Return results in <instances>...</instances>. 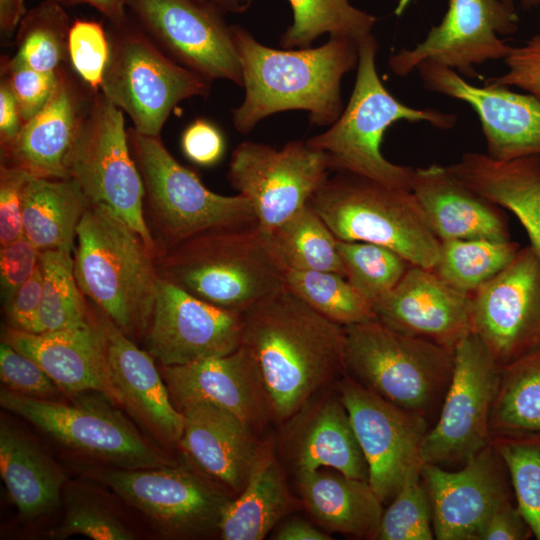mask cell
<instances>
[{
	"instance_id": "23",
	"label": "cell",
	"mask_w": 540,
	"mask_h": 540,
	"mask_svg": "<svg viewBox=\"0 0 540 540\" xmlns=\"http://www.w3.org/2000/svg\"><path fill=\"white\" fill-rule=\"evenodd\" d=\"M94 94L67 65L62 67L49 101L1 151V162L37 178L67 179L68 158Z\"/></svg>"
},
{
	"instance_id": "55",
	"label": "cell",
	"mask_w": 540,
	"mask_h": 540,
	"mask_svg": "<svg viewBox=\"0 0 540 540\" xmlns=\"http://www.w3.org/2000/svg\"><path fill=\"white\" fill-rule=\"evenodd\" d=\"M24 123L20 116L16 99L7 83L0 80V146L8 149L18 137Z\"/></svg>"
},
{
	"instance_id": "21",
	"label": "cell",
	"mask_w": 540,
	"mask_h": 540,
	"mask_svg": "<svg viewBox=\"0 0 540 540\" xmlns=\"http://www.w3.org/2000/svg\"><path fill=\"white\" fill-rule=\"evenodd\" d=\"M425 88L467 103L477 114L487 155L500 161L540 156V100L506 86H475L431 62L417 69Z\"/></svg>"
},
{
	"instance_id": "17",
	"label": "cell",
	"mask_w": 540,
	"mask_h": 540,
	"mask_svg": "<svg viewBox=\"0 0 540 540\" xmlns=\"http://www.w3.org/2000/svg\"><path fill=\"white\" fill-rule=\"evenodd\" d=\"M337 391L366 459L368 482L383 505L388 504L409 473L422 466L421 447L431 425L347 374Z\"/></svg>"
},
{
	"instance_id": "3",
	"label": "cell",
	"mask_w": 540,
	"mask_h": 540,
	"mask_svg": "<svg viewBox=\"0 0 540 540\" xmlns=\"http://www.w3.org/2000/svg\"><path fill=\"white\" fill-rule=\"evenodd\" d=\"M160 278L217 307L243 313L285 285L287 268L256 222L200 233L155 254Z\"/></svg>"
},
{
	"instance_id": "46",
	"label": "cell",
	"mask_w": 540,
	"mask_h": 540,
	"mask_svg": "<svg viewBox=\"0 0 540 540\" xmlns=\"http://www.w3.org/2000/svg\"><path fill=\"white\" fill-rule=\"evenodd\" d=\"M69 65L92 91L99 92L110 59L108 31L90 19L72 21L68 35Z\"/></svg>"
},
{
	"instance_id": "18",
	"label": "cell",
	"mask_w": 540,
	"mask_h": 540,
	"mask_svg": "<svg viewBox=\"0 0 540 540\" xmlns=\"http://www.w3.org/2000/svg\"><path fill=\"white\" fill-rule=\"evenodd\" d=\"M471 332L500 366L540 347V257L531 246L471 295Z\"/></svg>"
},
{
	"instance_id": "14",
	"label": "cell",
	"mask_w": 540,
	"mask_h": 540,
	"mask_svg": "<svg viewBox=\"0 0 540 540\" xmlns=\"http://www.w3.org/2000/svg\"><path fill=\"white\" fill-rule=\"evenodd\" d=\"M130 16L173 60L208 81L242 87L233 27L219 8L197 0H128Z\"/></svg>"
},
{
	"instance_id": "31",
	"label": "cell",
	"mask_w": 540,
	"mask_h": 540,
	"mask_svg": "<svg viewBox=\"0 0 540 540\" xmlns=\"http://www.w3.org/2000/svg\"><path fill=\"white\" fill-rule=\"evenodd\" d=\"M296 476L302 503L320 526L359 539H377L383 503L367 480L326 467Z\"/></svg>"
},
{
	"instance_id": "43",
	"label": "cell",
	"mask_w": 540,
	"mask_h": 540,
	"mask_svg": "<svg viewBox=\"0 0 540 540\" xmlns=\"http://www.w3.org/2000/svg\"><path fill=\"white\" fill-rule=\"evenodd\" d=\"M491 444L507 468L519 511L540 540V433L496 435Z\"/></svg>"
},
{
	"instance_id": "6",
	"label": "cell",
	"mask_w": 540,
	"mask_h": 540,
	"mask_svg": "<svg viewBox=\"0 0 540 540\" xmlns=\"http://www.w3.org/2000/svg\"><path fill=\"white\" fill-rule=\"evenodd\" d=\"M345 328L346 374L432 426L454 369V349L398 332L379 320Z\"/></svg>"
},
{
	"instance_id": "20",
	"label": "cell",
	"mask_w": 540,
	"mask_h": 540,
	"mask_svg": "<svg viewBox=\"0 0 540 540\" xmlns=\"http://www.w3.org/2000/svg\"><path fill=\"white\" fill-rule=\"evenodd\" d=\"M421 479L438 540H478L490 515L512 500L507 468L491 443L458 471L423 463Z\"/></svg>"
},
{
	"instance_id": "25",
	"label": "cell",
	"mask_w": 540,
	"mask_h": 540,
	"mask_svg": "<svg viewBox=\"0 0 540 540\" xmlns=\"http://www.w3.org/2000/svg\"><path fill=\"white\" fill-rule=\"evenodd\" d=\"M88 303L103 334L108 375L119 404L157 438L169 443L179 442L184 416L172 402L155 359Z\"/></svg>"
},
{
	"instance_id": "19",
	"label": "cell",
	"mask_w": 540,
	"mask_h": 540,
	"mask_svg": "<svg viewBox=\"0 0 540 540\" xmlns=\"http://www.w3.org/2000/svg\"><path fill=\"white\" fill-rule=\"evenodd\" d=\"M242 339V313L207 303L159 277L143 342L162 366L229 354Z\"/></svg>"
},
{
	"instance_id": "4",
	"label": "cell",
	"mask_w": 540,
	"mask_h": 540,
	"mask_svg": "<svg viewBox=\"0 0 540 540\" xmlns=\"http://www.w3.org/2000/svg\"><path fill=\"white\" fill-rule=\"evenodd\" d=\"M377 51L373 34L358 42L356 78L347 105L326 131L306 142L326 155L330 171L411 191L414 168L394 164L381 152L386 130L402 120L450 129L455 126L457 116L433 108H413L395 98L378 75Z\"/></svg>"
},
{
	"instance_id": "39",
	"label": "cell",
	"mask_w": 540,
	"mask_h": 540,
	"mask_svg": "<svg viewBox=\"0 0 540 540\" xmlns=\"http://www.w3.org/2000/svg\"><path fill=\"white\" fill-rule=\"evenodd\" d=\"M270 236L287 270L330 271L345 276L337 238L309 203Z\"/></svg>"
},
{
	"instance_id": "30",
	"label": "cell",
	"mask_w": 540,
	"mask_h": 540,
	"mask_svg": "<svg viewBox=\"0 0 540 540\" xmlns=\"http://www.w3.org/2000/svg\"><path fill=\"white\" fill-rule=\"evenodd\" d=\"M447 167L464 185L511 211L540 257V156L500 161L469 152Z\"/></svg>"
},
{
	"instance_id": "54",
	"label": "cell",
	"mask_w": 540,
	"mask_h": 540,
	"mask_svg": "<svg viewBox=\"0 0 540 540\" xmlns=\"http://www.w3.org/2000/svg\"><path fill=\"white\" fill-rule=\"evenodd\" d=\"M533 533L512 500L499 506L486 520L478 540H526Z\"/></svg>"
},
{
	"instance_id": "16",
	"label": "cell",
	"mask_w": 540,
	"mask_h": 540,
	"mask_svg": "<svg viewBox=\"0 0 540 540\" xmlns=\"http://www.w3.org/2000/svg\"><path fill=\"white\" fill-rule=\"evenodd\" d=\"M518 21L515 7L503 0H448L441 22L413 48L391 55L389 68L405 77L431 62L475 78V65L507 57L513 46L499 36L516 32Z\"/></svg>"
},
{
	"instance_id": "38",
	"label": "cell",
	"mask_w": 540,
	"mask_h": 540,
	"mask_svg": "<svg viewBox=\"0 0 540 540\" xmlns=\"http://www.w3.org/2000/svg\"><path fill=\"white\" fill-rule=\"evenodd\" d=\"M42 297L37 333L85 327L89 325V304L82 294L74 273L71 252H40Z\"/></svg>"
},
{
	"instance_id": "37",
	"label": "cell",
	"mask_w": 540,
	"mask_h": 540,
	"mask_svg": "<svg viewBox=\"0 0 540 540\" xmlns=\"http://www.w3.org/2000/svg\"><path fill=\"white\" fill-rule=\"evenodd\" d=\"M519 250V244L511 240H441L432 271L452 288L471 296L508 266Z\"/></svg>"
},
{
	"instance_id": "1",
	"label": "cell",
	"mask_w": 540,
	"mask_h": 540,
	"mask_svg": "<svg viewBox=\"0 0 540 540\" xmlns=\"http://www.w3.org/2000/svg\"><path fill=\"white\" fill-rule=\"evenodd\" d=\"M242 316V344L258 364L276 421L289 420L326 385L346 375L345 328L286 285Z\"/></svg>"
},
{
	"instance_id": "56",
	"label": "cell",
	"mask_w": 540,
	"mask_h": 540,
	"mask_svg": "<svg viewBox=\"0 0 540 540\" xmlns=\"http://www.w3.org/2000/svg\"><path fill=\"white\" fill-rule=\"evenodd\" d=\"M65 6L88 5L101 13L109 24H120L129 16L128 0H53Z\"/></svg>"
},
{
	"instance_id": "45",
	"label": "cell",
	"mask_w": 540,
	"mask_h": 540,
	"mask_svg": "<svg viewBox=\"0 0 540 540\" xmlns=\"http://www.w3.org/2000/svg\"><path fill=\"white\" fill-rule=\"evenodd\" d=\"M421 467L409 473L384 510L377 539H435L431 504L421 479Z\"/></svg>"
},
{
	"instance_id": "26",
	"label": "cell",
	"mask_w": 540,
	"mask_h": 540,
	"mask_svg": "<svg viewBox=\"0 0 540 540\" xmlns=\"http://www.w3.org/2000/svg\"><path fill=\"white\" fill-rule=\"evenodd\" d=\"M89 310L91 321L85 327L31 333L6 326L2 341L35 360L60 390L96 392L119 404L108 375L103 334L90 305Z\"/></svg>"
},
{
	"instance_id": "40",
	"label": "cell",
	"mask_w": 540,
	"mask_h": 540,
	"mask_svg": "<svg viewBox=\"0 0 540 540\" xmlns=\"http://www.w3.org/2000/svg\"><path fill=\"white\" fill-rule=\"evenodd\" d=\"M72 21L64 7L43 0L28 10L16 31V61L38 71L56 72L69 64Z\"/></svg>"
},
{
	"instance_id": "22",
	"label": "cell",
	"mask_w": 540,
	"mask_h": 540,
	"mask_svg": "<svg viewBox=\"0 0 540 540\" xmlns=\"http://www.w3.org/2000/svg\"><path fill=\"white\" fill-rule=\"evenodd\" d=\"M160 372L175 407L214 404L240 418L255 432L272 418L258 364L243 344L235 351Z\"/></svg>"
},
{
	"instance_id": "58",
	"label": "cell",
	"mask_w": 540,
	"mask_h": 540,
	"mask_svg": "<svg viewBox=\"0 0 540 540\" xmlns=\"http://www.w3.org/2000/svg\"><path fill=\"white\" fill-rule=\"evenodd\" d=\"M27 10L24 0H0V29L9 35L17 31Z\"/></svg>"
},
{
	"instance_id": "27",
	"label": "cell",
	"mask_w": 540,
	"mask_h": 540,
	"mask_svg": "<svg viewBox=\"0 0 540 540\" xmlns=\"http://www.w3.org/2000/svg\"><path fill=\"white\" fill-rule=\"evenodd\" d=\"M180 411L184 416L182 449L203 471L240 493L264 445L255 431L208 402H193Z\"/></svg>"
},
{
	"instance_id": "51",
	"label": "cell",
	"mask_w": 540,
	"mask_h": 540,
	"mask_svg": "<svg viewBox=\"0 0 540 540\" xmlns=\"http://www.w3.org/2000/svg\"><path fill=\"white\" fill-rule=\"evenodd\" d=\"M39 257L40 251L24 235L1 246L0 276L4 303L36 271Z\"/></svg>"
},
{
	"instance_id": "10",
	"label": "cell",
	"mask_w": 540,
	"mask_h": 540,
	"mask_svg": "<svg viewBox=\"0 0 540 540\" xmlns=\"http://www.w3.org/2000/svg\"><path fill=\"white\" fill-rule=\"evenodd\" d=\"M91 207L101 209L132 228L155 252L148 227L145 189L132 156L123 111L104 94L95 92L67 162Z\"/></svg>"
},
{
	"instance_id": "61",
	"label": "cell",
	"mask_w": 540,
	"mask_h": 540,
	"mask_svg": "<svg viewBox=\"0 0 540 540\" xmlns=\"http://www.w3.org/2000/svg\"><path fill=\"white\" fill-rule=\"evenodd\" d=\"M537 6L540 7V0H537Z\"/></svg>"
},
{
	"instance_id": "9",
	"label": "cell",
	"mask_w": 540,
	"mask_h": 540,
	"mask_svg": "<svg viewBox=\"0 0 540 540\" xmlns=\"http://www.w3.org/2000/svg\"><path fill=\"white\" fill-rule=\"evenodd\" d=\"M110 59L100 91L147 136L160 132L173 109L207 97L211 83L168 56L130 16L109 24Z\"/></svg>"
},
{
	"instance_id": "12",
	"label": "cell",
	"mask_w": 540,
	"mask_h": 540,
	"mask_svg": "<svg viewBox=\"0 0 540 540\" xmlns=\"http://www.w3.org/2000/svg\"><path fill=\"white\" fill-rule=\"evenodd\" d=\"M330 172L326 155L306 141L292 140L281 148L243 141L232 152L227 178L249 200L258 226L270 234L309 203Z\"/></svg>"
},
{
	"instance_id": "41",
	"label": "cell",
	"mask_w": 540,
	"mask_h": 540,
	"mask_svg": "<svg viewBox=\"0 0 540 540\" xmlns=\"http://www.w3.org/2000/svg\"><path fill=\"white\" fill-rule=\"evenodd\" d=\"M285 285L315 311L343 327L377 320L372 304L342 274L287 270Z\"/></svg>"
},
{
	"instance_id": "33",
	"label": "cell",
	"mask_w": 540,
	"mask_h": 540,
	"mask_svg": "<svg viewBox=\"0 0 540 540\" xmlns=\"http://www.w3.org/2000/svg\"><path fill=\"white\" fill-rule=\"evenodd\" d=\"M294 506L283 471L264 444L239 496L230 500L218 531L224 540H261Z\"/></svg>"
},
{
	"instance_id": "60",
	"label": "cell",
	"mask_w": 540,
	"mask_h": 540,
	"mask_svg": "<svg viewBox=\"0 0 540 540\" xmlns=\"http://www.w3.org/2000/svg\"><path fill=\"white\" fill-rule=\"evenodd\" d=\"M505 3L509 4V5H513V0H503ZM522 3L524 5V7L526 8H529V7H532V6H537V0H522Z\"/></svg>"
},
{
	"instance_id": "49",
	"label": "cell",
	"mask_w": 540,
	"mask_h": 540,
	"mask_svg": "<svg viewBox=\"0 0 540 540\" xmlns=\"http://www.w3.org/2000/svg\"><path fill=\"white\" fill-rule=\"evenodd\" d=\"M34 177L26 170L1 162L0 245L23 236V202L28 183Z\"/></svg>"
},
{
	"instance_id": "47",
	"label": "cell",
	"mask_w": 540,
	"mask_h": 540,
	"mask_svg": "<svg viewBox=\"0 0 540 540\" xmlns=\"http://www.w3.org/2000/svg\"><path fill=\"white\" fill-rule=\"evenodd\" d=\"M59 70L42 72L16 61L13 57L2 58L1 77L7 81L16 99L24 124L49 101L57 85Z\"/></svg>"
},
{
	"instance_id": "2",
	"label": "cell",
	"mask_w": 540,
	"mask_h": 540,
	"mask_svg": "<svg viewBox=\"0 0 540 540\" xmlns=\"http://www.w3.org/2000/svg\"><path fill=\"white\" fill-rule=\"evenodd\" d=\"M244 98L232 109L241 134L279 112L302 110L315 126H330L344 106L341 81L358 64V43L329 36L318 47L275 49L260 43L247 29L232 25Z\"/></svg>"
},
{
	"instance_id": "44",
	"label": "cell",
	"mask_w": 540,
	"mask_h": 540,
	"mask_svg": "<svg viewBox=\"0 0 540 540\" xmlns=\"http://www.w3.org/2000/svg\"><path fill=\"white\" fill-rule=\"evenodd\" d=\"M83 535L97 540H131L135 533L100 498L84 486L72 485L65 492V513L51 537Z\"/></svg>"
},
{
	"instance_id": "42",
	"label": "cell",
	"mask_w": 540,
	"mask_h": 540,
	"mask_svg": "<svg viewBox=\"0 0 540 540\" xmlns=\"http://www.w3.org/2000/svg\"><path fill=\"white\" fill-rule=\"evenodd\" d=\"M345 277L374 306L387 296L412 266L396 251L374 243L337 239Z\"/></svg>"
},
{
	"instance_id": "48",
	"label": "cell",
	"mask_w": 540,
	"mask_h": 540,
	"mask_svg": "<svg viewBox=\"0 0 540 540\" xmlns=\"http://www.w3.org/2000/svg\"><path fill=\"white\" fill-rule=\"evenodd\" d=\"M0 378L6 388L41 399L54 400L60 389L35 360L3 341L0 345Z\"/></svg>"
},
{
	"instance_id": "11",
	"label": "cell",
	"mask_w": 540,
	"mask_h": 540,
	"mask_svg": "<svg viewBox=\"0 0 540 540\" xmlns=\"http://www.w3.org/2000/svg\"><path fill=\"white\" fill-rule=\"evenodd\" d=\"M3 409L59 443L108 467L148 469L175 465L149 443L109 398L81 397L73 404L0 391Z\"/></svg>"
},
{
	"instance_id": "29",
	"label": "cell",
	"mask_w": 540,
	"mask_h": 540,
	"mask_svg": "<svg viewBox=\"0 0 540 540\" xmlns=\"http://www.w3.org/2000/svg\"><path fill=\"white\" fill-rule=\"evenodd\" d=\"M294 416L288 448L296 474L326 467L368 481V465L338 391L311 399Z\"/></svg>"
},
{
	"instance_id": "8",
	"label": "cell",
	"mask_w": 540,
	"mask_h": 540,
	"mask_svg": "<svg viewBox=\"0 0 540 540\" xmlns=\"http://www.w3.org/2000/svg\"><path fill=\"white\" fill-rule=\"evenodd\" d=\"M127 131L144 184L145 217L156 252L206 231L256 222L247 198L208 189L171 155L160 136L143 135L133 128Z\"/></svg>"
},
{
	"instance_id": "28",
	"label": "cell",
	"mask_w": 540,
	"mask_h": 540,
	"mask_svg": "<svg viewBox=\"0 0 540 540\" xmlns=\"http://www.w3.org/2000/svg\"><path fill=\"white\" fill-rule=\"evenodd\" d=\"M411 192L440 241L511 240L501 207L460 182L447 166L414 168Z\"/></svg>"
},
{
	"instance_id": "15",
	"label": "cell",
	"mask_w": 540,
	"mask_h": 540,
	"mask_svg": "<svg viewBox=\"0 0 540 540\" xmlns=\"http://www.w3.org/2000/svg\"><path fill=\"white\" fill-rule=\"evenodd\" d=\"M86 474L153 520L171 536L196 537L218 530L231 499L176 465L148 469L99 467Z\"/></svg>"
},
{
	"instance_id": "5",
	"label": "cell",
	"mask_w": 540,
	"mask_h": 540,
	"mask_svg": "<svg viewBox=\"0 0 540 540\" xmlns=\"http://www.w3.org/2000/svg\"><path fill=\"white\" fill-rule=\"evenodd\" d=\"M73 258L86 300L128 337L143 338L159 279L155 252L127 224L90 206L77 228Z\"/></svg>"
},
{
	"instance_id": "57",
	"label": "cell",
	"mask_w": 540,
	"mask_h": 540,
	"mask_svg": "<svg viewBox=\"0 0 540 540\" xmlns=\"http://www.w3.org/2000/svg\"><path fill=\"white\" fill-rule=\"evenodd\" d=\"M274 539L277 540H330L327 533L318 529L313 524L301 519L293 517L286 521L280 529L275 533Z\"/></svg>"
},
{
	"instance_id": "35",
	"label": "cell",
	"mask_w": 540,
	"mask_h": 540,
	"mask_svg": "<svg viewBox=\"0 0 540 540\" xmlns=\"http://www.w3.org/2000/svg\"><path fill=\"white\" fill-rule=\"evenodd\" d=\"M490 431L491 437L540 433V347L502 366Z\"/></svg>"
},
{
	"instance_id": "32",
	"label": "cell",
	"mask_w": 540,
	"mask_h": 540,
	"mask_svg": "<svg viewBox=\"0 0 540 540\" xmlns=\"http://www.w3.org/2000/svg\"><path fill=\"white\" fill-rule=\"evenodd\" d=\"M0 473L22 518H39L58 507L66 479L63 471L35 441L3 417Z\"/></svg>"
},
{
	"instance_id": "34",
	"label": "cell",
	"mask_w": 540,
	"mask_h": 540,
	"mask_svg": "<svg viewBox=\"0 0 540 540\" xmlns=\"http://www.w3.org/2000/svg\"><path fill=\"white\" fill-rule=\"evenodd\" d=\"M90 207L70 178L32 177L23 202V234L40 251L74 252L78 225Z\"/></svg>"
},
{
	"instance_id": "50",
	"label": "cell",
	"mask_w": 540,
	"mask_h": 540,
	"mask_svg": "<svg viewBox=\"0 0 540 540\" xmlns=\"http://www.w3.org/2000/svg\"><path fill=\"white\" fill-rule=\"evenodd\" d=\"M507 71L484 81L490 86H514L540 100V34L531 37L525 44L512 47L503 60Z\"/></svg>"
},
{
	"instance_id": "24",
	"label": "cell",
	"mask_w": 540,
	"mask_h": 540,
	"mask_svg": "<svg viewBox=\"0 0 540 540\" xmlns=\"http://www.w3.org/2000/svg\"><path fill=\"white\" fill-rule=\"evenodd\" d=\"M373 308L384 325L450 349L471 332V296L415 265Z\"/></svg>"
},
{
	"instance_id": "52",
	"label": "cell",
	"mask_w": 540,
	"mask_h": 540,
	"mask_svg": "<svg viewBox=\"0 0 540 540\" xmlns=\"http://www.w3.org/2000/svg\"><path fill=\"white\" fill-rule=\"evenodd\" d=\"M181 149L192 163L210 167L222 159L225 152V139L216 125L198 118L183 131Z\"/></svg>"
},
{
	"instance_id": "7",
	"label": "cell",
	"mask_w": 540,
	"mask_h": 540,
	"mask_svg": "<svg viewBox=\"0 0 540 540\" xmlns=\"http://www.w3.org/2000/svg\"><path fill=\"white\" fill-rule=\"evenodd\" d=\"M309 204L339 240L382 245L426 269L437 261L440 240L409 190L338 172Z\"/></svg>"
},
{
	"instance_id": "36",
	"label": "cell",
	"mask_w": 540,
	"mask_h": 540,
	"mask_svg": "<svg viewBox=\"0 0 540 540\" xmlns=\"http://www.w3.org/2000/svg\"><path fill=\"white\" fill-rule=\"evenodd\" d=\"M293 21L281 34L284 49L311 47L320 36L349 38L355 42L372 34L377 18L349 0H287Z\"/></svg>"
},
{
	"instance_id": "13",
	"label": "cell",
	"mask_w": 540,
	"mask_h": 540,
	"mask_svg": "<svg viewBox=\"0 0 540 540\" xmlns=\"http://www.w3.org/2000/svg\"><path fill=\"white\" fill-rule=\"evenodd\" d=\"M501 369L473 332L460 340L438 418L422 443L423 463L464 464L491 443L490 417Z\"/></svg>"
},
{
	"instance_id": "53",
	"label": "cell",
	"mask_w": 540,
	"mask_h": 540,
	"mask_svg": "<svg viewBox=\"0 0 540 540\" xmlns=\"http://www.w3.org/2000/svg\"><path fill=\"white\" fill-rule=\"evenodd\" d=\"M41 297L42 277L38 266L32 276L4 303L8 326L37 333Z\"/></svg>"
},
{
	"instance_id": "59",
	"label": "cell",
	"mask_w": 540,
	"mask_h": 540,
	"mask_svg": "<svg viewBox=\"0 0 540 540\" xmlns=\"http://www.w3.org/2000/svg\"><path fill=\"white\" fill-rule=\"evenodd\" d=\"M219 8L225 14L245 13L252 5L253 0H197Z\"/></svg>"
}]
</instances>
